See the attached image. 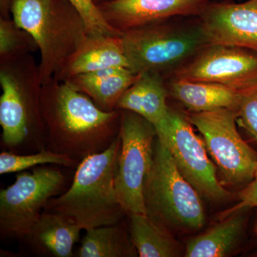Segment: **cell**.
I'll return each instance as SVG.
<instances>
[{
    "mask_svg": "<svg viewBox=\"0 0 257 257\" xmlns=\"http://www.w3.org/2000/svg\"><path fill=\"white\" fill-rule=\"evenodd\" d=\"M40 106L46 149L78 164L119 136L121 110H102L67 81L52 79L42 85Z\"/></svg>",
    "mask_w": 257,
    "mask_h": 257,
    "instance_id": "6da1fadb",
    "label": "cell"
},
{
    "mask_svg": "<svg viewBox=\"0 0 257 257\" xmlns=\"http://www.w3.org/2000/svg\"><path fill=\"white\" fill-rule=\"evenodd\" d=\"M120 145L119 135L104 151L82 160L69 189L51 199L44 211L67 216L85 231L119 222L126 214L115 189Z\"/></svg>",
    "mask_w": 257,
    "mask_h": 257,
    "instance_id": "7a4b0ae2",
    "label": "cell"
},
{
    "mask_svg": "<svg viewBox=\"0 0 257 257\" xmlns=\"http://www.w3.org/2000/svg\"><path fill=\"white\" fill-rule=\"evenodd\" d=\"M12 13L16 25L31 35L40 51V84L58 79L89 37L78 12L55 0H13Z\"/></svg>",
    "mask_w": 257,
    "mask_h": 257,
    "instance_id": "3957f363",
    "label": "cell"
},
{
    "mask_svg": "<svg viewBox=\"0 0 257 257\" xmlns=\"http://www.w3.org/2000/svg\"><path fill=\"white\" fill-rule=\"evenodd\" d=\"M175 18L122 32L121 43L134 73L172 74L210 45L199 17L192 23Z\"/></svg>",
    "mask_w": 257,
    "mask_h": 257,
    "instance_id": "277c9868",
    "label": "cell"
},
{
    "mask_svg": "<svg viewBox=\"0 0 257 257\" xmlns=\"http://www.w3.org/2000/svg\"><path fill=\"white\" fill-rule=\"evenodd\" d=\"M144 197L147 215L167 229L196 231L205 224L199 193L179 172L168 147L157 138Z\"/></svg>",
    "mask_w": 257,
    "mask_h": 257,
    "instance_id": "5b68a950",
    "label": "cell"
},
{
    "mask_svg": "<svg viewBox=\"0 0 257 257\" xmlns=\"http://www.w3.org/2000/svg\"><path fill=\"white\" fill-rule=\"evenodd\" d=\"M18 74L3 67L0 72L2 145L9 152L25 149L35 152L46 148L42 120L40 80L23 82Z\"/></svg>",
    "mask_w": 257,
    "mask_h": 257,
    "instance_id": "8992f818",
    "label": "cell"
},
{
    "mask_svg": "<svg viewBox=\"0 0 257 257\" xmlns=\"http://www.w3.org/2000/svg\"><path fill=\"white\" fill-rule=\"evenodd\" d=\"M119 136L114 180L116 197L126 214H147L144 187L153 161L156 130L143 116L121 110Z\"/></svg>",
    "mask_w": 257,
    "mask_h": 257,
    "instance_id": "52a82bcc",
    "label": "cell"
},
{
    "mask_svg": "<svg viewBox=\"0 0 257 257\" xmlns=\"http://www.w3.org/2000/svg\"><path fill=\"white\" fill-rule=\"evenodd\" d=\"M66 181L60 170L47 167L16 175L15 183L0 192L1 237L23 239L49 201L62 194Z\"/></svg>",
    "mask_w": 257,
    "mask_h": 257,
    "instance_id": "ba28073f",
    "label": "cell"
},
{
    "mask_svg": "<svg viewBox=\"0 0 257 257\" xmlns=\"http://www.w3.org/2000/svg\"><path fill=\"white\" fill-rule=\"evenodd\" d=\"M189 122L202 134L225 183L242 185L251 182L257 172V153L240 136L236 109L190 112Z\"/></svg>",
    "mask_w": 257,
    "mask_h": 257,
    "instance_id": "9c48e42d",
    "label": "cell"
},
{
    "mask_svg": "<svg viewBox=\"0 0 257 257\" xmlns=\"http://www.w3.org/2000/svg\"><path fill=\"white\" fill-rule=\"evenodd\" d=\"M191 124L186 116L170 110L167 121L155 128L157 138L168 147L179 172L199 195L214 202L229 199L231 193L219 182L205 144Z\"/></svg>",
    "mask_w": 257,
    "mask_h": 257,
    "instance_id": "30bf717a",
    "label": "cell"
},
{
    "mask_svg": "<svg viewBox=\"0 0 257 257\" xmlns=\"http://www.w3.org/2000/svg\"><path fill=\"white\" fill-rule=\"evenodd\" d=\"M171 76L222 84L239 92L257 82V53L243 47L210 44Z\"/></svg>",
    "mask_w": 257,
    "mask_h": 257,
    "instance_id": "8fae6325",
    "label": "cell"
},
{
    "mask_svg": "<svg viewBox=\"0 0 257 257\" xmlns=\"http://www.w3.org/2000/svg\"><path fill=\"white\" fill-rule=\"evenodd\" d=\"M209 43L257 53V0L210 1L199 16Z\"/></svg>",
    "mask_w": 257,
    "mask_h": 257,
    "instance_id": "7c38bea8",
    "label": "cell"
},
{
    "mask_svg": "<svg viewBox=\"0 0 257 257\" xmlns=\"http://www.w3.org/2000/svg\"><path fill=\"white\" fill-rule=\"evenodd\" d=\"M210 0H109L99 6L108 23L122 34L179 17H199Z\"/></svg>",
    "mask_w": 257,
    "mask_h": 257,
    "instance_id": "4fadbf2b",
    "label": "cell"
},
{
    "mask_svg": "<svg viewBox=\"0 0 257 257\" xmlns=\"http://www.w3.org/2000/svg\"><path fill=\"white\" fill-rule=\"evenodd\" d=\"M82 229L67 216L43 211L23 239L29 248L42 256H73L74 245Z\"/></svg>",
    "mask_w": 257,
    "mask_h": 257,
    "instance_id": "5bb4252c",
    "label": "cell"
},
{
    "mask_svg": "<svg viewBox=\"0 0 257 257\" xmlns=\"http://www.w3.org/2000/svg\"><path fill=\"white\" fill-rule=\"evenodd\" d=\"M168 91L160 74L145 72L125 91L116 109L130 111L143 116L155 128L167 121L170 109L167 104Z\"/></svg>",
    "mask_w": 257,
    "mask_h": 257,
    "instance_id": "9a60e30c",
    "label": "cell"
},
{
    "mask_svg": "<svg viewBox=\"0 0 257 257\" xmlns=\"http://www.w3.org/2000/svg\"><path fill=\"white\" fill-rule=\"evenodd\" d=\"M111 67L128 69L121 36H89L69 60L57 80Z\"/></svg>",
    "mask_w": 257,
    "mask_h": 257,
    "instance_id": "2e32d148",
    "label": "cell"
},
{
    "mask_svg": "<svg viewBox=\"0 0 257 257\" xmlns=\"http://www.w3.org/2000/svg\"><path fill=\"white\" fill-rule=\"evenodd\" d=\"M138 77L126 67H111L79 74L66 81L89 96L102 110L109 111L116 109L120 97Z\"/></svg>",
    "mask_w": 257,
    "mask_h": 257,
    "instance_id": "e0dca14e",
    "label": "cell"
},
{
    "mask_svg": "<svg viewBox=\"0 0 257 257\" xmlns=\"http://www.w3.org/2000/svg\"><path fill=\"white\" fill-rule=\"evenodd\" d=\"M170 92L191 112L236 109L239 92L222 84L172 78Z\"/></svg>",
    "mask_w": 257,
    "mask_h": 257,
    "instance_id": "ac0fdd59",
    "label": "cell"
},
{
    "mask_svg": "<svg viewBox=\"0 0 257 257\" xmlns=\"http://www.w3.org/2000/svg\"><path fill=\"white\" fill-rule=\"evenodd\" d=\"M234 213L215 225L207 232L189 241L187 257H223L236 248L242 238L246 226V213Z\"/></svg>",
    "mask_w": 257,
    "mask_h": 257,
    "instance_id": "d6986e66",
    "label": "cell"
},
{
    "mask_svg": "<svg viewBox=\"0 0 257 257\" xmlns=\"http://www.w3.org/2000/svg\"><path fill=\"white\" fill-rule=\"evenodd\" d=\"M130 237L140 257H175L180 254L178 243L164 225L147 214L130 213Z\"/></svg>",
    "mask_w": 257,
    "mask_h": 257,
    "instance_id": "ffe728a7",
    "label": "cell"
},
{
    "mask_svg": "<svg viewBox=\"0 0 257 257\" xmlns=\"http://www.w3.org/2000/svg\"><path fill=\"white\" fill-rule=\"evenodd\" d=\"M138 254L121 224L106 225L86 230L79 257H128Z\"/></svg>",
    "mask_w": 257,
    "mask_h": 257,
    "instance_id": "44dd1931",
    "label": "cell"
},
{
    "mask_svg": "<svg viewBox=\"0 0 257 257\" xmlns=\"http://www.w3.org/2000/svg\"><path fill=\"white\" fill-rule=\"evenodd\" d=\"M48 164L69 168H77L79 165L72 159L46 148L28 155H18L15 152L5 151L0 154V175L21 172L32 167Z\"/></svg>",
    "mask_w": 257,
    "mask_h": 257,
    "instance_id": "7402d4cb",
    "label": "cell"
},
{
    "mask_svg": "<svg viewBox=\"0 0 257 257\" xmlns=\"http://www.w3.org/2000/svg\"><path fill=\"white\" fill-rule=\"evenodd\" d=\"M78 12L85 24L89 36H121V33L111 27L95 4L94 0H67Z\"/></svg>",
    "mask_w": 257,
    "mask_h": 257,
    "instance_id": "603a6c76",
    "label": "cell"
},
{
    "mask_svg": "<svg viewBox=\"0 0 257 257\" xmlns=\"http://www.w3.org/2000/svg\"><path fill=\"white\" fill-rule=\"evenodd\" d=\"M36 45L31 35L19 28L13 21L1 18L0 20V53L2 57L14 55L28 45Z\"/></svg>",
    "mask_w": 257,
    "mask_h": 257,
    "instance_id": "cb8c5ba5",
    "label": "cell"
},
{
    "mask_svg": "<svg viewBox=\"0 0 257 257\" xmlns=\"http://www.w3.org/2000/svg\"><path fill=\"white\" fill-rule=\"evenodd\" d=\"M236 111L240 126L257 140V82L239 91Z\"/></svg>",
    "mask_w": 257,
    "mask_h": 257,
    "instance_id": "d4e9b609",
    "label": "cell"
},
{
    "mask_svg": "<svg viewBox=\"0 0 257 257\" xmlns=\"http://www.w3.org/2000/svg\"><path fill=\"white\" fill-rule=\"evenodd\" d=\"M238 199L239 202L236 205L221 214V219H224L234 213L257 207V172L253 180L239 193Z\"/></svg>",
    "mask_w": 257,
    "mask_h": 257,
    "instance_id": "484cf974",
    "label": "cell"
},
{
    "mask_svg": "<svg viewBox=\"0 0 257 257\" xmlns=\"http://www.w3.org/2000/svg\"><path fill=\"white\" fill-rule=\"evenodd\" d=\"M210 1L221 2V1H231V0H210Z\"/></svg>",
    "mask_w": 257,
    "mask_h": 257,
    "instance_id": "4316f807",
    "label": "cell"
},
{
    "mask_svg": "<svg viewBox=\"0 0 257 257\" xmlns=\"http://www.w3.org/2000/svg\"><path fill=\"white\" fill-rule=\"evenodd\" d=\"M255 232H256V234L257 235V220L256 222V225H255Z\"/></svg>",
    "mask_w": 257,
    "mask_h": 257,
    "instance_id": "83f0119b",
    "label": "cell"
},
{
    "mask_svg": "<svg viewBox=\"0 0 257 257\" xmlns=\"http://www.w3.org/2000/svg\"><path fill=\"white\" fill-rule=\"evenodd\" d=\"M96 1H103V3H104V2L109 1V0H96Z\"/></svg>",
    "mask_w": 257,
    "mask_h": 257,
    "instance_id": "f1b7e54d",
    "label": "cell"
}]
</instances>
